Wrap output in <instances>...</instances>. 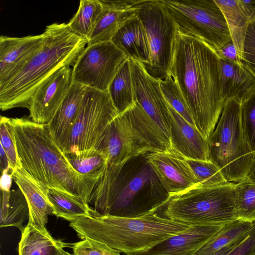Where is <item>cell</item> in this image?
Here are the masks:
<instances>
[{"label": "cell", "instance_id": "obj_1", "mask_svg": "<svg viewBox=\"0 0 255 255\" xmlns=\"http://www.w3.org/2000/svg\"><path fill=\"white\" fill-rule=\"evenodd\" d=\"M169 75L178 85L196 128L208 138L224 104L217 53L200 40L178 31Z\"/></svg>", "mask_w": 255, "mask_h": 255}, {"label": "cell", "instance_id": "obj_2", "mask_svg": "<svg viewBox=\"0 0 255 255\" xmlns=\"http://www.w3.org/2000/svg\"><path fill=\"white\" fill-rule=\"evenodd\" d=\"M146 154L107 165L88 201L97 214L136 218L159 210L169 194L148 162Z\"/></svg>", "mask_w": 255, "mask_h": 255}, {"label": "cell", "instance_id": "obj_3", "mask_svg": "<svg viewBox=\"0 0 255 255\" xmlns=\"http://www.w3.org/2000/svg\"><path fill=\"white\" fill-rule=\"evenodd\" d=\"M21 167L38 184L75 196L88 203L100 178L77 172L55 142L47 125L29 119L11 118Z\"/></svg>", "mask_w": 255, "mask_h": 255}, {"label": "cell", "instance_id": "obj_4", "mask_svg": "<svg viewBox=\"0 0 255 255\" xmlns=\"http://www.w3.org/2000/svg\"><path fill=\"white\" fill-rule=\"evenodd\" d=\"M43 43L21 69L0 86V108L28 109L38 87L51 75L65 66H73L87 45V40L73 31L67 23L47 25Z\"/></svg>", "mask_w": 255, "mask_h": 255}, {"label": "cell", "instance_id": "obj_5", "mask_svg": "<svg viewBox=\"0 0 255 255\" xmlns=\"http://www.w3.org/2000/svg\"><path fill=\"white\" fill-rule=\"evenodd\" d=\"M191 225L163 217L157 212L127 218L100 215L94 210L91 215L70 223L81 239L97 240L126 255L147 250Z\"/></svg>", "mask_w": 255, "mask_h": 255}, {"label": "cell", "instance_id": "obj_6", "mask_svg": "<svg viewBox=\"0 0 255 255\" xmlns=\"http://www.w3.org/2000/svg\"><path fill=\"white\" fill-rule=\"evenodd\" d=\"M235 184L196 185L169 195L157 211H162L163 217L190 225H227L238 219Z\"/></svg>", "mask_w": 255, "mask_h": 255}, {"label": "cell", "instance_id": "obj_7", "mask_svg": "<svg viewBox=\"0 0 255 255\" xmlns=\"http://www.w3.org/2000/svg\"><path fill=\"white\" fill-rule=\"evenodd\" d=\"M171 149L135 102L111 123L97 150L105 154L108 165H112L134 156Z\"/></svg>", "mask_w": 255, "mask_h": 255}, {"label": "cell", "instance_id": "obj_8", "mask_svg": "<svg viewBox=\"0 0 255 255\" xmlns=\"http://www.w3.org/2000/svg\"><path fill=\"white\" fill-rule=\"evenodd\" d=\"M208 142L210 160L218 166L227 181L236 183L247 178L254 155L243 130L241 103L235 99L225 101Z\"/></svg>", "mask_w": 255, "mask_h": 255}, {"label": "cell", "instance_id": "obj_9", "mask_svg": "<svg viewBox=\"0 0 255 255\" xmlns=\"http://www.w3.org/2000/svg\"><path fill=\"white\" fill-rule=\"evenodd\" d=\"M178 31L204 42L215 52L232 40L225 16L215 0H161Z\"/></svg>", "mask_w": 255, "mask_h": 255}, {"label": "cell", "instance_id": "obj_10", "mask_svg": "<svg viewBox=\"0 0 255 255\" xmlns=\"http://www.w3.org/2000/svg\"><path fill=\"white\" fill-rule=\"evenodd\" d=\"M136 14L145 28L150 50L149 63L143 66L157 80L168 75L178 29L161 0H138Z\"/></svg>", "mask_w": 255, "mask_h": 255}, {"label": "cell", "instance_id": "obj_11", "mask_svg": "<svg viewBox=\"0 0 255 255\" xmlns=\"http://www.w3.org/2000/svg\"><path fill=\"white\" fill-rule=\"evenodd\" d=\"M118 115L107 91L87 87L64 153L97 150L108 126Z\"/></svg>", "mask_w": 255, "mask_h": 255}, {"label": "cell", "instance_id": "obj_12", "mask_svg": "<svg viewBox=\"0 0 255 255\" xmlns=\"http://www.w3.org/2000/svg\"><path fill=\"white\" fill-rule=\"evenodd\" d=\"M128 59L111 41L87 45L72 69V82L107 91Z\"/></svg>", "mask_w": 255, "mask_h": 255}, {"label": "cell", "instance_id": "obj_13", "mask_svg": "<svg viewBox=\"0 0 255 255\" xmlns=\"http://www.w3.org/2000/svg\"><path fill=\"white\" fill-rule=\"evenodd\" d=\"M129 61L134 101L138 103L154 127L171 147L170 113L159 81L151 76L141 63L130 59Z\"/></svg>", "mask_w": 255, "mask_h": 255}, {"label": "cell", "instance_id": "obj_14", "mask_svg": "<svg viewBox=\"0 0 255 255\" xmlns=\"http://www.w3.org/2000/svg\"><path fill=\"white\" fill-rule=\"evenodd\" d=\"M72 84V69L69 66L58 69L47 78L32 95L29 117L33 122L47 125L52 120Z\"/></svg>", "mask_w": 255, "mask_h": 255}, {"label": "cell", "instance_id": "obj_15", "mask_svg": "<svg viewBox=\"0 0 255 255\" xmlns=\"http://www.w3.org/2000/svg\"><path fill=\"white\" fill-rule=\"evenodd\" d=\"M146 156L169 195L197 185L195 176L185 158L173 149L148 152Z\"/></svg>", "mask_w": 255, "mask_h": 255}, {"label": "cell", "instance_id": "obj_16", "mask_svg": "<svg viewBox=\"0 0 255 255\" xmlns=\"http://www.w3.org/2000/svg\"><path fill=\"white\" fill-rule=\"evenodd\" d=\"M224 226L192 225L147 250L126 255H194Z\"/></svg>", "mask_w": 255, "mask_h": 255}, {"label": "cell", "instance_id": "obj_17", "mask_svg": "<svg viewBox=\"0 0 255 255\" xmlns=\"http://www.w3.org/2000/svg\"><path fill=\"white\" fill-rule=\"evenodd\" d=\"M43 34L21 37H0V86L8 81L39 49Z\"/></svg>", "mask_w": 255, "mask_h": 255}, {"label": "cell", "instance_id": "obj_18", "mask_svg": "<svg viewBox=\"0 0 255 255\" xmlns=\"http://www.w3.org/2000/svg\"><path fill=\"white\" fill-rule=\"evenodd\" d=\"M168 106L170 113L172 149L186 158L210 160L208 138L168 104Z\"/></svg>", "mask_w": 255, "mask_h": 255}, {"label": "cell", "instance_id": "obj_19", "mask_svg": "<svg viewBox=\"0 0 255 255\" xmlns=\"http://www.w3.org/2000/svg\"><path fill=\"white\" fill-rule=\"evenodd\" d=\"M100 0L103 9L87 45L111 41L118 30L136 14L138 0Z\"/></svg>", "mask_w": 255, "mask_h": 255}, {"label": "cell", "instance_id": "obj_20", "mask_svg": "<svg viewBox=\"0 0 255 255\" xmlns=\"http://www.w3.org/2000/svg\"><path fill=\"white\" fill-rule=\"evenodd\" d=\"M13 180L27 200L29 211L28 223L42 231L47 230L48 216L53 214L47 193L49 189L38 184L22 167L12 172Z\"/></svg>", "mask_w": 255, "mask_h": 255}, {"label": "cell", "instance_id": "obj_21", "mask_svg": "<svg viewBox=\"0 0 255 255\" xmlns=\"http://www.w3.org/2000/svg\"><path fill=\"white\" fill-rule=\"evenodd\" d=\"M87 88L72 82L64 101L52 120L47 124L55 142L63 153Z\"/></svg>", "mask_w": 255, "mask_h": 255}, {"label": "cell", "instance_id": "obj_22", "mask_svg": "<svg viewBox=\"0 0 255 255\" xmlns=\"http://www.w3.org/2000/svg\"><path fill=\"white\" fill-rule=\"evenodd\" d=\"M111 41L128 59L143 66L149 63L150 54L148 39L143 25L137 14L123 25Z\"/></svg>", "mask_w": 255, "mask_h": 255}, {"label": "cell", "instance_id": "obj_23", "mask_svg": "<svg viewBox=\"0 0 255 255\" xmlns=\"http://www.w3.org/2000/svg\"><path fill=\"white\" fill-rule=\"evenodd\" d=\"M221 94L224 102L242 104L255 93V77L241 64L220 58Z\"/></svg>", "mask_w": 255, "mask_h": 255}, {"label": "cell", "instance_id": "obj_24", "mask_svg": "<svg viewBox=\"0 0 255 255\" xmlns=\"http://www.w3.org/2000/svg\"><path fill=\"white\" fill-rule=\"evenodd\" d=\"M68 245L54 239L47 230L42 231L28 223L21 233L18 255H67L64 248Z\"/></svg>", "mask_w": 255, "mask_h": 255}, {"label": "cell", "instance_id": "obj_25", "mask_svg": "<svg viewBox=\"0 0 255 255\" xmlns=\"http://www.w3.org/2000/svg\"><path fill=\"white\" fill-rule=\"evenodd\" d=\"M0 227H15L21 233L23 223L29 217V207L25 196L18 188L10 191L0 190Z\"/></svg>", "mask_w": 255, "mask_h": 255}, {"label": "cell", "instance_id": "obj_26", "mask_svg": "<svg viewBox=\"0 0 255 255\" xmlns=\"http://www.w3.org/2000/svg\"><path fill=\"white\" fill-rule=\"evenodd\" d=\"M48 200L53 209V215L70 222L92 214L93 210L83 198L55 189H49Z\"/></svg>", "mask_w": 255, "mask_h": 255}, {"label": "cell", "instance_id": "obj_27", "mask_svg": "<svg viewBox=\"0 0 255 255\" xmlns=\"http://www.w3.org/2000/svg\"><path fill=\"white\" fill-rule=\"evenodd\" d=\"M119 114L135 103L129 59L121 66L111 82L107 90Z\"/></svg>", "mask_w": 255, "mask_h": 255}, {"label": "cell", "instance_id": "obj_28", "mask_svg": "<svg viewBox=\"0 0 255 255\" xmlns=\"http://www.w3.org/2000/svg\"><path fill=\"white\" fill-rule=\"evenodd\" d=\"M253 226V222L238 219L225 225L194 255H213L222 248L247 237Z\"/></svg>", "mask_w": 255, "mask_h": 255}, {"label": "cell", "instance_id": "obj_29", "mask_svg": "<svg viewBox=\"0 0 255 255\" xmlns=\"http://www.w3.org/2000/svg\"><path fill=\"white\" fill-rule=\"evenodd\" d=\"M103 9L100 0H81L77 12L67 24L73 31L88 40Z\"/></svg>", "mask_w": 255, "mask_h": 255}, {"label": "cell", "instance_id": "obj_30", "mask_svg": "<svg viewBox=\"0 0 255 255\" xmlns=\"http://www.w3.org/2000/svg\"><path fill=\"white\" fill-rule=\"evenodd\" d=\"M226 19L232 40L240 59L249 22L239 6L237 0H215Z\"/></svg>", "mask_w": 255, "mask_h": 255}, {"label": "cell", "instance_id": "obj_31", "mask_svg": "<svg viewBox=\"0 0 255 255\" xmlns=\"http://www.w3.org/2000/svg\"><path fill=\"white\" fill-rule=\"evenodd\" d=\"M64 154L73 168L83 175L100 178L108 165L106 156L99 150Z\"/></svg>", "mask_w": 255, "mask_h": 255}, {"label": "cell", "instance_id": "obj_32", "mask_svg": "<svg viewBox=\"0 0 255 255\" xmlns=\"http://www.w3.org/2000/svg\"><path fill=\"white\" fill-rule=\"evenodd\" d=\"M234 190L238 219L255 221V182L247 178L235 183Z\"/></svg>", "mask_w": 255, "mask_h": 255}, {"label": "cell", "instance_id": "obj_33", "mask_svg": "<svg viewBox=\"0 0 255 255\" xmlns=\"http://www.w3.org/2000/svg\"><path fill=\"white\" fill-rule=\"evenodd\" d=\"M185 158L195 176L197 185L213 186L229 182L225 179L218 166L212 161Z\"/></svg>", "mask_w": 255, "mask_h": 255}, {"label": "cell", "instance_id": "obj_34", "mask_svg": "<svg viewBox=\"0 0 255 255\" xmlns=\"http://www.w3.org/2000/svg\"><path fill=\"white\" fill-rule=\"evenodd\" d=\"M159 83L167 103L188 123L196 127L187 103L172 77L168 75L165 79L160 80Z\"/></svg>", "mask_w": 255, "mask_h": 255}, {"label": "cell", "instance_id": "obj_35", "mask_svg": "<svg viewBox=\"0 0 255 255\" xmlns=\"http://www.w3.org/2000/svg\"><path fill=\"white\" fill-rule=\"evenodd\" d=\"M0 146L9 160L11 172L21 167L15 142L11 118L1 116L0 120Z\"/></svg>", "mask_w": 255, "mask_h": 255}, {"label": "cell", "instance_id": "obj_36", "mask_svg": "<svg viewBox=\"0 0 255 255\" xmlns=\"http://www.w3.org/2000/svg\"><path fill=\"white\" fill-rule=\"evenodd\" d=\"M241 122L249 148L255 156V93L241 104Z\"/></svg>", "mask_w": 255, "mask_h": 255}, {"label": "cell", "instance_id": "obj_37", "mask_svg": "<svg viewBox=\"0 0 255 255\" xmlns=\"http://www.w3.org/2000/svg\"><path fill=\"white\" fill-rule=\"evenodd\" d=\"M71 248L73 255H121L107 244L89 238L72 244Z\"/></svg>", "mask_w": 255, "mask_h": 255}, {"label": "cell", "instance_id": "obj_38", "mask_svg": "<svg viewBox=\"0 0 255 255\" xmlns=\"http://www.w3.org/2000/svg\"><path fill=\"white\" fill-rule=\"evenodd\" d=\"M240 61L255 77V20L249 23Z\"/></svg>", "mask_w": 255, "mask_h": 255}, {"label": "cell", "instance_id": "obj_39", "mask_svg": "<svg viewBox=\"0 0 255 255\" xmlns=\"http://www.w3.org/2000/svg\"><path fill=\"white\" fill-rule=\"evenodd\" d=\"M226 255H255V221L248 236Z\"/></svg>", "mask_w": 255, "mask_h": 255}, {"label": "cell", "instance_id": "obj_40", "mask_svg": "<svg viewBox=\"0 0 255 255\" xmlns=\"http://www.w3.org/2000/svg\"><path fill=\"white\" fill-rule=\"evenodd\" d=\"M216 52L220 59L241 64L237 50L232 40L227 42L222 48Z\"/></svg>", "mask_w": 255, "mask_h": 255}, {"label": "cell", "instance_id": "obj_41", "mask_svg": "<svg viewBox=\"0 0 255 255\" xmlns=\"http://www.w3.org/2000/svg\"><path fill=\"white\" fill-rule=\"evenodd\" d=\"M237 1L248 21L255 20V0H237Z\"/></svg>", "mask_w": 255, "mask_h": 255}, {"label": "cell", "instance_id": "obj_42", "mask_svg": "<svg viewBox=\"0 0 255 255\" xmlns=\"http://www.w3.org/2000/svg\"><path fill=\"white\" fill-rule=\"evenodd\" d=\"M13 179L12 174L10 170L1 173L0 188L1 191H10Z\"/></svg>", "mask_w": 255, "mask_h": 255}, {"label": "cell", "instance_id": "obj_43", "mask_svg": "<svg viewBox=\"0 0 255 255\" xmlns=\"http://www.w3.org/2000/svg\"><path fill=\"white\" fill-rule=\"evenodd\" d=\"M0 171L2 173L4 171L10 170V164L7 156L3 149L0 146Z\"/></svg>", "mask_w": 255, "mask_h": 255}, {"label": "cell", "instance_id": "obj_44", "mask_svg": "<svg viewBox=\"0 0 255 255\" xmlns=\"http://www.w3.org/2000/svg\"><path fill=\"white\" fill-rule=\"evenodd\" d=\"M247 178L255 182V156L252 160Z\"/></svg>", "mask_w": 255, "mask_h": 255}, {"label": "cell", "instance_id": "obj_45", "mask_svg": "<svg viewBox=\"0 0 255 255\" xmlns=\"http://www.w3.org/2000/svg\"><path fill=\"white\" fill-rule=\"evenodd\" d=\"M73 255V254H71L70 253H68V255Z\"/></svg>", "mask_w": 255, "mask_h": 255}]
</instances>
